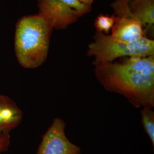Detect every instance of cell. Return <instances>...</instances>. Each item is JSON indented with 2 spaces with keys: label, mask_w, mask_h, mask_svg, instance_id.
I'll list each match as a JSON object with an SVG mask.
<instances>
[{
  "label": "cell",
  "mask_w": 154,
  "mask_h": 154,
  "mask_svg": "<svg viewBox=\"0 0 154 154\" xmlns=\"http://www.w3.org/2000/svg\"><path fill=\"white\" fill-rule=\"evenodd\" d=\"M110 7L116 17L111 35L113 38L119 41L131 43L143 37V27L131 13L128 0H115L110 4Z\"/></svg>",
  "instance_id": "obj_5"
},
{
  "label": "cell",
  "mask_w": 154,
  "mask_h": 154,
  "mask_svg": "<svg viewBox=\"0 0 154 154\" xmlns=\"http://www.w3.org/2000/svg\"><path fill=\"white\" fill-rule=\"evenodd\" d=\"M94 66L96 79L106 91L124 96L136 108L154 107V55Z\"/></svg>",
  "instance_id": "obj_1"
},
{
  "label": "cell",
  "mask_w": 154,
  "mask_h": 154,
  "mask_svg": "<svg viewBox=\"0 0 154 154\" xmlns=\"http://www.w3.org/2000/svg\"><path fill=\"white\" fill-rule=\"evenodd\" d=\"M22 112L11 99L0 98V132L9 133L17 127L22 119Z\"/></svg>",
  "instance_id": "obj_7"
},
{
  "label": "cell",
  "mask_w": 154,
  "mask_h": 154,
  "mask_svg": "<svg viewBox=\"0 0 154 154\" xmlns=\"http://www.w3.org/2000/svg\"><path fill=\"white\" fill-rule=\"evenodd\" d=\"M94 41L88 46L87 56L94 58L93 65L113 62L118 58L154 55V41L143 36L137 41L127 43L119 41L111 35L96 31Z\"/></svg>",
  "instance_id": "obj_3"
},
{
  "label": "cell",
  "mask_w": 154,
  "mask_h": 154,
  "mask_svg": "<svg viewBox=\"0 0 154 154\" xmlns=\"http://www.w3.org/2000/svg\"><path fill=\"white\" fill-rule=\"evenodd\" d=\"M51 24L41 14L23 17L17 23L15 48L17 59L22 66L34 68L46 60Z\"/></svg>",
  "instance_id": "obj_2"
},
{
  "label": "cell",
  "mask_w": 154,
  "mask_h": 154,
  "mask_svg": "<svg viewBox=\"0 0 154 154\" xmlns=\"http://www.w3.org/2000/svg\"><path fill=\"white\" fill-rule=\"evenodd\" d=\"M65 128L63 120L54 119L43 135L36 154H81L79 147L67 137Z\"/></svg>",
  "instance_id": "obj_6"
},
{
  "label": "cell",
  "mask_w": 154,
  "mask_h": 154,
  "mask_svg": "<svg viewBox=\"0 0 154 154\" xmlns=\"http://www.w3.org/2000/svg\"><path fill=\"white\" fill-rule=\"evenodd\" d=\"M153 107H142L140 110L142 124L154 148V112Z\"/></svg>",
  "instance_id": "obj_9"
},
{
  "label": "cell",
  "mask_w": 154,
  "mask_h": 154,
  "mask_svg": "<svg viewBox=\"0 0 154 154\" xmlns=\"http://www.w3.org/2000/svg\"><path fill=\"white\" fill-rule=\"evenodd\" d=\"M116 17L114 14L112 16L100 14L95 20L94 26L96 31L108 34L115 24Z\"/></svg>",
  "instance_id": "obj_10"
},
{
  "label": "cell",
  "mask_w": 154,
  "mask_h": 154,
  "mask_svg": "<svg viewBox=\"0 0 154 154\" xmlns=\"http://www.w3.org/2000/svg\"><path fill=\"white\" fill-rule=\"evenodd\" d=\"M10 144L9 133L0 132V154L8 150Z\"/></svg>",
  "instance_id": "obj_11"
},
{
  "label": "cell",
  "mask_w": 154,
  "mask_h": 154,
  "mask_svg": "<svg viewBox=\"0 0 154 154\" xmlns=\"http://www.w3.org/2000/svg\"><path fill=\"white\" fill-rule=\"evenodd\" d=\"M130 9L143 26L154 24V0H128Z\"/></svg>",
  "instance_id": "obj_8"
},
{
  "label": "cell",
  "mask_w": 154,
  "mask_h": 154,
  "mask_svg": "<svg viewBox=\"0 0 154 154\" xmlns=\"http://www.w3.org/2000/svg\"><path fill=\"white\" fill-rule=\"evenodd\" d=\"M80 1L87 5L92 6V4L94 2V0H80Z\"/></svg>",
  "instance_id": "obj_12"
},
{
  "label": "cell",
  "mask_w": 154,
  "mask_h": 154,
  "mask_svg": "<svg viewBox=\"0 0 154 154\" xmlns=\"http://www.w3.org/2000/svg\"><path fill=\"white\" fill-rule=\"evenodd\" d=\"M38 8L39 14L57 29L66 28L92 10V6L80 0H39Z\"/></svg>",
  "instance_id": "obj_4"
}]
</instances>
